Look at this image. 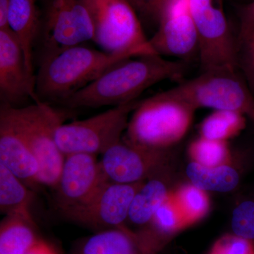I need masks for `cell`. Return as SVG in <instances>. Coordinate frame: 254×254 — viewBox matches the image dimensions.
<instances>
[{"mask_svg":"<svg viewBox=\"0 0 254 254\" xmlns=\"http://www.w3.org/2000/svg\"><path fill=\"white\" fill-rule=\"evenodd\" d=\"M208 254H254V243L234 234H227L215 241Z\"/></svg>","mask_w":254,"mask_h":254,"instance_id":"obj_27","label":"cell"},{"mask_svg":"<svg viewBox=\"0 0 254 254\" xmlns=\"http://www.w3.org/2000/svg\"><path fill=\"white\" fill-rule=\"evenodd\" d=\"M129 57L79 45L39 64L36 75L38 102L60 104Z\"/></svg>","mask_w":254,"mask_h":254,"instance_id":"obj_2","label":"cell"},{"mask_svg":"<svg viewBox=\"0 0 254 254\" xmlns=\"http://www.w3.org/2000/svg\"><path fill=\"white\" fill-rule=\"evenodd\" d=\"M195 110L237 112L254 122V96L236 71L212 70L166 91Z\"/></svg>","mask_w":254,"mask_h":254,"instance_id":"obj_6","label":"cell"},{"mask_svg":"<svg viewBox=\"0 0 254 254\" xmlns=\"http://www.w3.org/2000/svg\"><path fill=\"white\" fill-rule=\"evenodd\" d=\"M0 164L32 190L41 186L40 165L29 145L0 105Z\"/></svg>","mask_w":254,"mask_h":254,"instance_id":"obj_15","label":"cell"},{"mask_svg":"<svg viewBox=\"0 0 254 254\" xmlns=\"http://www.w3.org/2000/svg\"><path fill=\"white\" fill-rule=\"evenodd\" d=\"M97 155L74 153L65 156L63 170L55 187V205L60 213L78 206L90 199L108 181Z\"/></svg>","mask_w":254,"mask_h":254,"instance_id":"obj_12","label":"cell"},{"mask_svg":"<svg viewBox=\"0 0 254 254\" xmlns=\"http://www.w3.org/2000/svg\"><path fill=\"white\" fill-rule=\"evenodd\" d=\"M161 249L143 230L128 227L96 232L76 245L73 254H158Z\"/></svg>","mask_w":254,"mask_h":254,"instance_id":"obj_16","label":"cell"},{"mask_svg":"<svg viewBox=\"0 0 254 254\" xmlns=\"http://www.w3.org/2000/svg\"><path fill=\"white\" fill-rule=\"evenodd\" d=\"M186 173L190 184L205 191H232L240 182V174L229 165L205 167L191 162Z\"/></svg>","mask_w":254,"mask_h":254,"instance_id":"obj_21","label":"cell"},{"mask_svg":"<svg viewBox=\"0 0 254 254\" xmlns=\"http://www.w3.org/2000/svg\"><path fill=\"white\" fill-rule=\"evenodd\" d=\"M94 40V25L84 0H50L36 46L38 64L71 47Z\"/></svg>","mask_w":254,"mask_h":254,"instance_id":"obj_8","label":"cell"},{"mask_svg":"<svg viewBox=\"0 0 254 254\" xmlns=\"http://www.w3.org/2000/svg\"><path fill=\"white\" fill-rule=\"evenodd\" d=\"M231 227L234 235L254 243V200L241 202L234 209Z\"/></svg>","mask_w":254,"mask_h":254,"instance_id":"obj_26","label":"cell"},{"mask_svg":"<svg viewBox=\"0 0 254 254\" xmlns=\"http://www.w3.org/2000/svg\"><path fill=\"white\" fill-rule=\"evenodd\" d=\"M254 30V0L245 6L240 15V28L238 41Z\"/></svg>","mask_w":254,"mask_h":254,"instance_id":"obj_29","label":"cell"},{"mask_svg":"<svg viewBox=\"0 0 254 254\" xmlns=\"http://www.w3.org/2000/svg\"><path fill=\"white\" fill-rule=\"evenodd\" d=\"M40 237L34 220L6 215L0 223V254H26Z\"/></svg>","mask_w":254,"mask_h":254,"instance_id":"obj_20","label":"cell"},{"mask_svg":"<svg viewBox=\"0 0 254 254\" xmlns=\"http://www.w3.org/2000/svg\"><path fill=\"white\" fill-rule=\"evenodd\" d=\"M0 105L4 107L36 156L40 165L41 186L55 190L65 159L55 141V132L57 127L64 123L66 113L43 102L22 107Z\"/></svg>","mask_w":254,"mask_h":254,"instance_id":"obj_4","label":"cell"},{"mask_svg":"<svg viewBox=\"0 0 254 254\" xmlns=\"http://www.w3.org/2000/svg\"><path fill=\"white\" fill-rule=\"evenodd\" d=\"M26 254H61L60 251L44 239L40 237Z\"/></svg>","mask_w":254,"mask_h":254,"instance_id":"obj_31","label":"cell"},{"mask_svg":"<svg viewBox=\"0 0 254 254\" xmlns=\"http://www.w3.org/2000/svg\"><path fill=\"white\" fill-rule=\"evenodd\" d=\"M190 9L198 40V52L203 71H236L238 46L225 14L213 0H190Z\"/></svg>","mask_w":254,"mask_h":254,"instance_id":"obj_9","label":"cell"},{"mask_svg":"<svg viewBox=\"0 0 254 254\" xmlns=\"http://www.w3.org/2000/svg\"><path fill=\"white\" fill-rule=\"evenodd\" d=\"M158 31L150 38L158 55L185 58L198 50L196 30L190 0H168L158 19Z\"/></svg>","mask_w":254,"mask_h":254,"instance_id":"obj_14","label":"cell"},{"mask_svg":"<svg viewBox=\"0 0 254 254\" xmlns=\"http://www.w3.org/2000/svg\"><path fill=\"white\" fill-rule=\"evenodd\" d=\"M220 1H221V0H220Z\"/></svg>","mask_w":254,"mask_h":254,"instance_id":"obj_34","label":"cell"},{"mask_svg":"<svg viewBox=\"0 0 254 254\" xmlns=\"http://www.w3.org/2000/svg\"><path fill=\"white\" fill-rule=\"evenodd\" d=\"M195 110L166 91L158 93L139 101L123 139L142 148L168 150L186 135Z\"/></svg>","mask_w":254,"mask_h":254,"instance_id":"obj_3","label":"cell"},{"mask_svg":"<svg viewBox=\"0 0 254 254\" xmlns=\"http://www.w3.org/2000/svg\"><path fill=\"white\" fill-rule=\"evenodd\" d=\"M38 102L36 77L28 72L22 48L9 28L0 29V103L22 107Z\"/></svg>","mask_w":254,"mask_h":254,"instance_id":"obj_13","label":"cell"},{"mask_svg":"<svg viewBox=\"0 0 254 254\" xmlns=\"http://www.w3.org/2000/svg\"><path fill=\"white\" fill-rule=\"evenodd\" d=\"M167 1L168 0H138V10L158 21Z\"/></svg>","mask_w":254,"mask_h":254,"instance_id":"obj_30","label":"cell"},{"mask_svg":"<svg viewBox=\"0 0 254 254\" xmlns=\"http://www.w3.org/2000/svg\"><path fill=\"white\" fill-rule=\"evenodd\" d=\"M143 182L125 185L107 182L84 203L60 213L95 232L125 226L132 200Z\"/></svg>","mask_w":254,"mask_h":254,"instance_id":"obj_10","label":"cell"},{"mask_svg":"<svg viewBox=\"0 0 254 254\" xmlns=\"http://www.w3.org/2000/svg\"><path fill=\"white\" fill-rule=\"evenodd\" d=\"M10 0H0V29L8 28L7 16Z\"/></svg>","mask_w":254,"mask_h":254,"instance_id":"obj_32","label":"cell"},{"mask_svg":"<svg viewBox=\"0 0 254 254\" xmlns=\"http://www.w3.org/2000/svg\"><path fill=\"white\" fill-rule=\"evenodd\" d=\"M187 227L185 218L171 191L155 212L150 223L141 229L163 249L175 235Z\"/></svg>","mask_w":254,"mask_h":254,"instance_id":"obj_22","label":"cell"},{"mask_svg":"<svg viewBox=\"0 0 254 254\" xmlns=\"http://www.w3.org/2000/svg\"><path fill=\"white\" fill-rule=\"evenodd\" d=\"M173 195L187 227L204 218L208 212L210 202L206 191L192 184L180 187Z\"/></svg>","mask_w":254,"mask_h":254,"instance_id":"obj_24","label":"cell"},{"mask_svg":"<svg viewBox=\"0 0 254 254\" xmlns=\"http://www.w3.org/2000/svg\"><path fill=\"white\" fill-rule=\"evenodd\" d=\"M245 115L230 110H214L200 123V136L227 141L237 136L246 127Z\"/></svg>","mask_w":254,"mask_h":254,"instance_id":"obj_23","label":"cell"},{"mask_svg":"<svg viewBox=\"0 0 254 254\" xmlns=\"http://www.w3.org/2000/svg\"><path fill=\"white\" fill-rule=\"evenodd\" d=\"M37 0H10L8 10V28L16 37L24 54L28 72L34 73V48L41 26L37 10Z\"/></svg>","mask_w":254,"mask_h":254,"instance_id":"obj_17","label":"cell"},{"mask_svg":"<svg viewBox=\"0 0 254 254\" xmlns=\"http://www.w3.org/2000/svg\"><path fill=\"white\" fill-rule=\"evenodd\" d=\"M100 50L129 58L158 55L145 36L136 9L128 0H84Z\"/></svg>","mask_w":254,"mask_h":254,"instance_id":"obj_5","label":"cell"},{"mask_svg":"<svg viewBox=\"0 0 254 254\" xmlns=\"http://www.w3.org/2000/svg\"><path fill=\"white\" fill-rule=\"evenodd\" d=\"M138 103L134 100L86 120L61 124L55 132L60 151L64 156L74 153L103 155L123 139L131 113Z\"/></svg>","mask_w":254,"mask_h":254,"instance_id":"obj_7","label":"cell"},{"mask_svg":"<svg viewBox=\"0 0 254 254\" xmlns=\"http://www.w3.org/2000/svg\"><path fill=\"white\" fill-rule=\"evenodd\" d=\"M128 1L131 3L132 6L135 8V9L138 10V6H139V5H138V0H128Z\"/></svg>","mask_w":254,"mask_h":254,"instance_id":"obj_33","label":"cell"},{"mask_svg":"<svg viewBox=\"0 0 254 254\" xmlns=\"http://www.w3.org/2000/svg\"><path fill=\"white\" fill-rule=\"evenodd\" d=\"M33 199L32 190L20 179L0 164V212L33 220L31 205Z\"/></svg>","mask_w":254,"mask_h":254,"instance_id":"obj_19","label":"cell"},{"mask_svg":"<svg viewBox=\"0 0 254 254\" xmlns=\"http://www.w3.org/2000/svg\"><path fill=\"white\" fill-rule=\"evenodd\" d=\"M189 153L192 162L205 167L228 165L230 152L227 141L200 136L190 143Z\"/></svg>","mask_w":254,"mask_h":254,"instance_id":"obj_25","label":"cell"},{"mask_svg":"<svg viewBox=\"0 0 254 254\" xmlns=\"http://www.w3.org/2000/svg\"><path fill=\"white\" fill-rule=\"evenodd\" d=\"M100 164L108 181L131 185L169 171L171 162L168 150L148 149L122 139L102 155Z\"/></svg>","mask_w":254,"mask_h":254,"instance_id":"obj_11","label":"cell"},{"mask_svg":"<svg viewBox=\"0 0 254 254\" xmlns=\"http://www.w3.org/2000/svg\"><path fill=\"white\" fill-rule=\"evenodd\" d=\"M168 175L169 171L162 172L142 184L132 200L128 221L141 228L150 223L171 192L168 185Z\"/></svg>","mask_w":254,"mask_h":254,"instance_id":"obj_18","label":"cell"},{"mask_svg":"<svg viewBox=\"0 0 254 254\" xmlns=\"http://www.w3.org/2000/svg\"><path fill=\"white\" fill-rule=\"evenodd\" d=\"M238 43L239 63H241L246 77L254 89V30Z\"/></svg>","mask_w":254,"mask_h":254,"instance_id":"obj_28","label":"cell"},{"mask_svg":"<svg viewBox=\"0 0 254 254\" xmlns=\"http://www.w3.org/2000/svg\"><path fill=\"white\" fill-rule=\"evenodd\" d=\"M185 69V64L169 61L160 55L129 58L115 64L60 105L74 109L125 104L137 100L159 82L180 79Z\"/></svg>","mask_w":254,"mask_h":254,"instance_id":"obj_1","label":"cell"}]
</instances>
